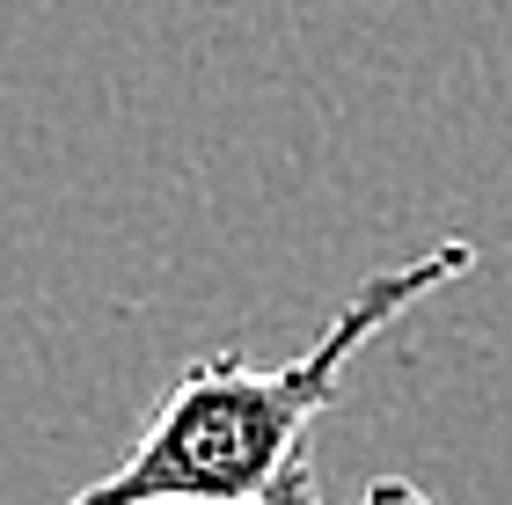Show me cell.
Wrapping results in <instances>:
<instances>
[{
  "label": "cell",
  "instance_id": "obj_1",
  "mask_svg": "<svg viewBox=\"0 0 512 505\" xmlns=\"http://www.w3.org/2000/svg\"><path fill=\"white\" fill-rule=\"evenodd\" d=\"M476 271V242H432L425 257L374 271L286 366H249L242 352H205L176 374L154 425L110 476L66 505H322L308 432L337 403V381L403 308Z\"/></svg>",
  "mask_w": 512,
  "mask_h": 505
},
{
  "label": "cell",
  "instance_id": "obj_2",
  "mask_svg": "<svg viewBox=\"0 0 512 505\" xmlns=\"http://www.w3.org/2000/svg\"><path fill=\"white\" fill-rule=\"evenodd\" d=\"M322 505H330V498H322ZM359 505H432V498L417 491V484H403V476H381V484H366Z\"/></svg>",
  "mask_w": 512,
  "mask_h": 505
}]
</instances>
